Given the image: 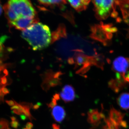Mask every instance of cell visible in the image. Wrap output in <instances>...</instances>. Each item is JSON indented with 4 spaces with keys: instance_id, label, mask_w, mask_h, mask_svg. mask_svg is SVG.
I'll return each instance as SVG.
<instances>
[{
    "instance_id": "1",
    "label": "cell",
    "mask_w": 129,
    "mask_h": 129,
    "mask_svg": "<svg viewBox=\"0 0 129 129\" xmlns=\"http://www.w3.org/2000/svg\"><path fill=\"white\" fill-rule=\"evenodd\" d=\"M21 36L35 51L46 48L51 40L49 27L41 23H35L30 25L22 31Z\"/></svg>"
},
{
    "instance_id": "2",
    "label": "cell",
    "mask_w": 129,
    "mask_h": 129,
    "mask_svg": "<svg viewBox=\"0 0 129 129\" xmlns=\"http://www.w3.org/2000/svg\"><path fill=\"white\" fill-rule=\"evenodd\" d=\"M3 7L9 24L19 19L35 18L36 11L29 0H9Z\"/></svg>"
},
{
    "instance_id": "3",
    "label": "cell",
    "mask_w": 129,
    "mask_h": 129,
    "mask_svg": "<svg viewBox=\"0 0 129 129\" xmlns=\"http://www.w3.org/2000/svg\"><path fill=\"white\" fill-rule=\"evenodd\" d=\"M94 7L97 18L104 20L110 15L113 17L117 16L115 11L116 0H91Z\"/></svg>"
},
{
    "instance_id": "4",
    "label": "cell",
    "mask_w": 129,
    "mask_h": 129,
    "mask_svg": "<svg viewBox=\"0 0 129 129\" xmlns=\"http://www.w3.org/2000/svg\"><path fill=\"white\" fill-rule=\"evenodd\" d=\"M91 33L90 37L93 39L100 42L106 46L112 39L113 34L106 32L103 28L101 24H95L91 28Z\"/></svg>"
},
{
    "instance_id": "5",
    "label": "cell",
    "mask_w": 129,
    "mask_h": 129,
    "mask_svg": "<svg viewBox=\"0 0 129 129\" xmlns=\"http://www.w3.org/2000/svg\"><path fill=\"white\" fill-rule=\"evenodd\" d=\"M129 67V58L119 56L114 60L112 69L117 74L121 75L123 78L125 75L127 73Z\"/></svg>"
},
{
    "instance_id": "6",
    "label": "cell",
    "mask_w": 129,
    "mask_h": 129,
    "mask_svg": "<svg viewBox=\"0 0 129 129\" xmlns=\"http://www.w3.org/2000/svg\"><path fill=\"white\" fill-rule=\"evenodd\" d=\"M37 22L35 18H21L9 24V26L19 30H24L33 24Z\"/></svg>"
},
{
    "instance_id": "7",
    "label": "cell",
    "mask_w": 129,
    "mask_h": 129,
    "mask_svg": "<svg viewBox=\"0 0 129 129\" xmlns=\"http://www.w3.org/2000/svg\"><path fill=\"white\" fill-rule=\"evenodd\" d=\"M124 115L119 111L112 107L109 112V120L115 129H119L121 122L123 120Z\"/></svg>"
},
{
    "instance_id": "8",
    "label": "cell",
    "mask_w": 129,
    "mask_h": 129,
    "mask_svg": "<svg viewBox=\"0 0 129 129\" xmlns=\"http://www.w3.org/2000/svg\"><path fill=\"white\" fill-rule=\"evenodd\" d=\"M60 95L65 103L73 101L75 97L74 89L72 86L67 85L63 88Z\"/></svg>"
},
{
    "instance_id": "9",
    "label": "cell",
    "mask_w": 129,
    "mask_h": 129,
    "mask_svg": "<svg viewBox=\"0 0 129 129\" xmlns=\"http://www.w3.org/2000/svg\"><path fill=\"white\" fill-rule=\"evenodd\" d=\"M127 83L123 77L116 78V79H112L109 81L108 85L109 88L112 89L115 92H119L124 86Z\"/></svg>"
},
{
    "instance_id": "10",
    "label": "cell",
    "mask_w": 129,
    "mask_h": 129,
    "mask_svg": "<svg viewBox=\"0 0 129 129\" xmlns=\"http://www.w3.org/2000/svg\"><path fill=\"white\" fill-rule=\"evenodd\" d=\"M66 112L62 107L56 106L54 107L52 111V115L56 122H62L66 116Z\"/></svg>"
},
{
    "instance_id": "11",
    "label": "cell",
    "mask_w": 129,
    "mask_h": 129,
    "mask_svg": "<svg viewBox=\"0 0 129 129\" xmlns=\"http://www.w3.org/2000/svg\"><path fill=\"white\" fill-rule=\"evenodd\" d=\"M91 0H68L72 7L78 12L85 10Z\"/></svg>"
},
{
    "instance_id": "12",
    "label": "cell",
    "mask_w": 129,
    "mask_h": 129,
    "mask_svg": "<svg viewBox=\"0 0 129 129\" xmlns=\"http://www.w3.org/2000/svg\"><path fill=\"white\" fill-rule=\"evenodd\" d=\"M88 122L93 125H97L102 119L100 113L97 109H90L88 113Z\"/></svg>"
},
{
    "instance_id": "13",
    "label": "cell",
    "mask_w": 129,
    "mask_h": 129,
    "mask_svg": "<svg viewBox=\"0 0 129 129\" xmlns=\"http://www.w3.org/2000/svg\"><path fill=\"white\" fill-rule=\"evenodd\" d=\"M118 105L123 110L129 109V92H123L117 99Z\"/></svg>"
},
{
    "instance_id": "14",
    "label": "cell",
    "mask_w": 129,
    "mask_h": 129,
    "mask_svg": "<svg viewBox=\"0 0 129 129\" xmlns=\"http://www.w3.org/2000/svg\"><path fill=\"white\" fill-rule=\"evenodd\" d=\"M101 24L103 29L107 33L113 34V33H115L117 31V28L115 27H114L112 24H104L103 23H101Z\"/></svg>"
},
{
    "instance_id": "15",
    "label": "cell",
    "mask_w": 129,
    "mask_h": 129,
    "mask_svg": "<svg viewBox=\"0 0 129 129\" xmlns=\"http://www.w3.org/2000/svg\"><path fill=\"white\" fill-rule=\"evenodd\" d=\"M41 3L44 5H59L65 3V0H38Z\"/></svg>"
},
{
    "instance_id": "16",
    "label": "cell",
    "mask_w": 129,
    "mask_h": 129,
    "mask_svg": "<svg viewBox=\"0 0 129 129\" xmlns=\"http://www.w3.org/2000/svg\"><path fill=\"white\" fill-rule=\"evenodd\" d=\"M8 126V122L7 120L4 119L0 120V129H7Z\"/></svg>"
},
{
    "instance_id": "17",
    "label": "cell",
    "mask_w": 129,
    "mask_h": 129,
    "mask_svg": "<svg viewBox=\"0 0 129 129\" xmlns=\"http://www.w3.org/2000/svg\"><path fill=\"white\" fill-rule=\"evenodd\" d=\"M57 104V103L56 100L54 99V98H52V99L50 103L47 104V105L48 106V107L52 109L54 107H55Z\"/></svg>"
},
{
    "instance_id": "18",
    "label": "cell",
    "mask_w": 129,
    "mask_h": 129,
    "mask_svg": "<svg viewBox=\"0 0 129 129\" xmlns=\"http://www.w3.org/2000/svg\"><path fill=\"white\" fill-rule=\"evenodd\" d=\"M11 126L14 128H17L19 126V124L18 121L17 120L12 121L10 123Z\"/></svg>"
},
{
    "instance_id": "19",
    "label": "cell",
    "mask_w": 129,
    "mask_h": 129,
    "mask_svg": "<svg viewBox=\"0 0 129 129\" xmlns=\"http://www.w3.org/2000/svg\"><path fill=\"white\" fill-rule=\"evenodd\" d=\"M124 80L126 82H129V72H127V73L125 75L123 78Z\"/></svg>"
},
{
    "instance_id": "20",
    "label": "cell",
    "mask_w": 129,
    "mask_h": 129,
    "mask_svg": "<svg viewBox=\"0 0 129 129\" xmlns=\"http://www.w3.org/2000/svg\"><path fill=\"white\" fill-rule=\"evenodd\" d=\"M33 124L31 122H28L26 125V128L27 129H32L33 127Z\"/></svg>"
},
{
    "instance_id": "21",
    "label": "cell",
    "mask_w": 129,
    "mask_h": 129,
    "mask_svg": "<svg viewBox=\"0 0 129 129\" xmlns=\"http://www.w3.org/2000/svg\"><path fill=\"white\" fill-rule=\"evenodd\" d=\"M6 103L9 106H13L15 105V102L13 101L12 100H10V101H6Z\"/></svg>"
},
{
    "instance_id": "22",
    "label": "cell",
    "mask_w": 129,
    "mask_h": 129,
    "mask_svg": "<svg viewBox=\"0 0 129 129\" xmlns=\"http://www.w3.org/2000/svg\"><path fill=\"white\" fill-rule=\"evenodd\" d=\"M2 93L4 94H7L9 93V90L7 88H5V87H3L2 89Z\"/></svg>"
},
{
    "instance_id": "23",
    "label": "cell",
    "mask_w": 129,
    "mask_h": 129,
    "mask_svg": "<svg viewBox=\"0 0 129 129\" xmlns=\"http://www.w3.org/2000/svg\"><path fill=\"white\" fill-rule=\"evenodd\" d=\"M120 126H122L124 128H126L127 127V123L126 121L124 120H122L120 124Z\"/></svg>"
},
{
    "instance_id": "24",
    "label": "cell",
    "mask_w": 129,
    "mask_h": 129,
    "mask_svg": "<svg viewBox=\"0 0 129 129\" xmlns=\"http://www.w3.org/2000/svg\"><path fill=\"white\" fill-rule=\"evenodd\" d=\"M60 95H59V94H57V93H56L53 96V98L56 99V101L60 100Z\"/></svg>"
},
{
    "instance_id": "25",
    "label": "cell",
    "mask_w": 129,
    "mask_h": 129,
    "mask_svg": "<svg viewBox=\"0 0 129 129\" xmlns=\"http://www.w3.org/2000/svg\"><path fill=\"white\" fill-rule=\"evenodd\" d=\"M41 106V103H37V104H35L34 106H33V109L35 110H37L39 108L40 106Z\"/></svg>"
},
{
    "instance_id": "26",
    "label": "cell",
    "mask_w": 129,
    "mask_h": 129,
    "mask_svg": "<svg viewBox=\"0 0 129 129\" xmlns=\"http://www.w3.org/2000/svg\"><path fill=\"white\" fill-rule=\"evenodd\" d=\"M52 127L53 129H60V125L56 124H52Z\"/></svg>"
},
{
    "instance_id": "27",
    "label": "cell",
    "mask_w": 129,
    "mask_h": 129,
    "mask_svg": "<svg viewBox=\"0 0 129 129\" xmlns=\"http://www.w3.org/2000/svg\"><path fill=\"white\" fill-rule=\"evenodd\" d=\"M20 117L22 120H24L27 119V117L24 114H22L20 115Z\"/></svg>"
},
{
    "instance_id": "28",
    "label": "cell",
    "mask_w": 129,
    "mask_h": 129,
    "mask_svg": "<svg viewBox=\"0 0 129 129\" xmlns=\"http://www.w3.org/2000/svg\"><path fill=\"white\" fill-rule=\"evenodd\" d=\"M3 10V7L2 6L1 4L0 3V16L1 15Z\"/></svg>"
},
{
    "instance_id": "29",
    "label": "cell",
    "mask_w": 129,
    "mask_h": 129,
    "mask_svg": "<svg viewBox=\"0 0 129 129\" xmlns=\"http://www.w3.org/2000/svg\"><path fill=\"white\" fill-rule=\"evenodd\" d=\"M11 118L12 121H15V120H17L16 118L15 117H14V116L11 117Z\"/></svg>"
},
{
    "instance_id": "30",
    "label": "cell",
    "mask_w": 129,
    "mask_h": 129,
    "mask_svg": "<svg viewBox=\"0 0 129 129\" xmlns=\"http://www.w3.org/2000/svg\"><path fill=\"white\" fill-rule=\"evenodd\" d=\"M110 129L108 127V126H107V125H106V126H104V127H103V129Z\"/></svg>"
},
{
    "instance_id": "31",
    "label": "cell",
    "mask_w": 129,
    "mask_h": 129,
    "mask_svg": "<svg viewBox=\"0 0 129 129\" xmlns=\"http://www.w3.org/2000/svg\"><path fill=\"white\" fill-rule=\"evenodd\" d=\"M23 129H26V128H23Z\"/></svg>"
},
{
    "instance_id": "32",
    "label": "cell",
    "mask_w": 129,
    "mask_h": 129,
    "mask_svg": "<svg viewBox=\"0 0 129 129\" xmlns=\"http://www.w3.org/2000/svg\"></svg>"
}]
</instances>
